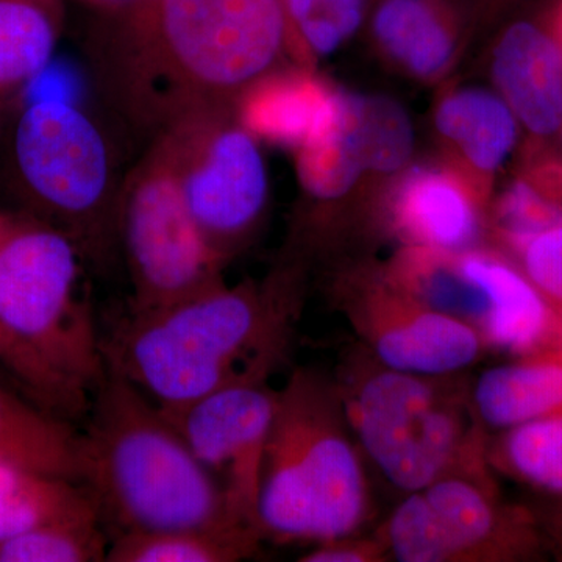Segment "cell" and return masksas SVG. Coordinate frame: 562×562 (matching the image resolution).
I'll list each match as a JSON object with an SVG mask.
<instances>
[{
    "instance_id": "cell-1",
    "label": "cell",
    "mask_w": 562,
    "mask_h": 562,
    "mask_svg": "<svg viewBox=\"0 0 562 562\" xmlns=\"http://www.w3.org/2000/svg\"><path fill=\"white\" fill-rule=\"evenodd\" d=\"M291 49L281 0H131L92 11L83 38L106 121L140 150L181 121L235 111Z\"/></svg>"
},
{
    "instance_id": "cell-2",
    "label": "cell",
    "mask_w": 562,
    "mask_h": 562,
    "mask_svg": "<svg viewBox=\"0 0 562 562\" xmlns=\"http://www.w3.org/2000/svg\"><path fill=\"white\" fill-rule=\"evenodd\" d=\"M303 261L262 281H227L160 312L127 314L102 338L105 362L165 414L227 387L268 383L301 317Z\"/></svg>"
},
{
    "instance_id": "cell-3",
    "label": "cell",
    "mask_w": 562,
    "mask_h": 562,
    "mask_svg": "<svg viewBox=\"0 0 562 562\" xmlns=\"http://www.w3.org/2000/svg\"><path fill=\"white\" fill-rule=\"evenodd\" d=\"M85 266L66 233L24 211H0V372L70 424L87 417L105 372Z\"/></svg>"
},
{
    "instance_id": "cell-4",
    "label": "cell",
    "mask_w": 562,
    "mask_h": 562,
    "mask_svg": "<svg viewBox=\"0 0 562 562\" xmlns=\"http://www.w3.org/2000/svg\"><path fill=\"white\" fill-rule=\"evenodd\" d=\"M85 419L80 484L113 538L241 525L228 512L220 480L195 457L179 428L106 362Z\"/></svg>"
},
{
    "instance_id": "cell-5",
    "label": "cell",
    "mask_w": 562,
    "mask_h": 562,
    "mask_svg": "<svg viewBox=\"0 0 562 562\" xmlns=\"http://www.w3.org/2000/svg\"><path fill=\"white\" fill-rule=\"evenodd\" d=\"M361 457L335 380L313 369L292 372L262 460V538L319 543L358 535L371 514Z\"/></svg>"
},
{
    "instance_id": "cell-6",
    "label": "cell",
    "mask_w": 562,
    "mask_h": 562,
    "mask_svg": "<svg viewBox=\"0 0 562 562\" xmlns=\"http://www.w3.org/2000/svg\"><path fill=\"white\" fill-rule=\"evenodd\" d=\"M113 125L61 99L22 102L0 132V177L16 209L66 233L87 265L120 254L117 206L125 172Z\"/></svg>"
},
{
    "instance_id": "cell-7",
    "label": "cell",
    "mask_w": 562,
    "mask_h": 562,
    "mask_svg": "<svg viewBox=\"0 0 562 562\" xmlns=\"http://www.w3.org/2000/svg\"><path fill=\"white\" fill-rule=\"evenodd\" d=\"M453 375L397 371L361 347L335 379L361 452L406 494L454 473H491L487 430Z\"/></svg>"
},
{
    "instance_id": "cell-8",
    "label": "cell",
    "mask_w": 562,
    "mask_h": 562,
    "mask_svg": "<svg viewBox=\"0 0 562 562\" xmlns=\"http://www.w3.org/2000/svg\"><path fill=\"white\" fill-rule=\"evenodd\" d=\"M117 246L127 266L128 314L160 312L224 281L222 260L192 220L179 180L154 140L125 172Z\"/></svg>"
},
{
    "instance_id": "cell-9",
    "label": "cell",
    "mask_w": 562,
    "mask_h": 562,
    "mask_svg": "<svg viewBox=\"0 0 562 562\" xmlns=\"http://www.w3.org/2000/svg\"><path fill=\"white\" fill-rule=\"evenodd\" d=\"M376 535L401 562H517L546 557L538 514L506 503L491 473H454L409 492Z\"/></svg>"
},
{
    "instance_id": "cell-10",
    "label": "cell",
    "mask_w": 562,
    "mask_h": 562,
    "mask_svg": "<svg viewBox=\"0 0 562 562\" xmlns=\"http://www.w3.org/2000/svg\"><path fill=\"white\" fill-rule=\"evenodd\" d=\"M382 269L428 308L471 325L487 349L522 353L552 324L549 302L501 251L403 246Z\"/></svg>"
},
{
    "instance_id": "cell-11",
    "label": "cell",
    "mask_w": 562,
    "mask_h": 562,
    "mask_svg": "<svg viewBox=\"0 0 562 562\" xmlns=\"http://www.w3.org/2000/svg\"><path fill=\"white\" fill-rule=\"evenodd\" d=\"M155 140L171 162L203 238L228 265L260 231L268 209L269 177L260 140L235 111L199 114Z\"/></svg>"
},
{
    "instance_id": "cell-12",
    "label": "cell",
    "mask_w": 562,
    "mask_h": 562,
    "mask_svg": "<svg viewBox=\"0 0 562 562\" xmlns=\"http://www.w3.org/2000/svg\"><path fill=\"white\" fill-rule=\"evenodd\" d=\"M331 301L375 360L397 371L452 375L487 347L471 325L428 308L384 276L361 268L336 277Z\"/></svg>"
},
{
    "instance_id": "cell-13",
    "label": "cell",
    "mask_w": 562,
    "mask_h": 562,
    "mask_svg": "<svg viewBox=\"0 0 562 562\" xmlns=\"http://www.w3.org/2000/svg\"><path fill=\"white\" fill-rule=\"evenodd\" d=\"M277 401L279 391L268 383L239 384L166 414L220 480L233 520L258 531L262 460Z\"/></svg>"
},
{
    "instance_id": "cell-14",
    "label": "cell",
    "mask_w": 562,
    "mask_h": 562,
    "mask_svg": "<svg viewBox=\"0 0 562 562\" xmlns=\"http://www.w3.org/2000/svg\"><path fill=\"white\" fill-rule=\"evenodd\" d=\"M495 91L508 103L532 147H546L562 132V35L557 0L509 22L491 60Z\"/></svg>"
},
{
    "instance_id": "cell-15",
    "label": "cell",
    "mask_w": 562,
    "mask_h": 562,
    "mask_svg": "<svg viewBox=\"0 0 562 562\" xmlns=\"http://www.w3.org/2000/svg\"><path fill=\"white\" fill-rule=\"evenodd\" d=\"M486 192L468 173L420 166L392 187L384 214L403 246L468 250L476 247L486 228Z\"/></svg>"
},
{
    "instance_id": "cell-16",
    "label": "cell",
    "mask_w": 562,
    "mask_h": 562,
    "mask_svg": "<svg viewBox=\"0 0 562 562\" xmlns=\"http://www.w3.org/2000/svg\"><path fill=\"white\" fill-rule=\"evenodd\" d=\"M339 94L306 70L276 69L236 103V117L258 140L295 150L331 120Z\"/></svg>"
},
{
    "instance_id": "cell-17",
    "label": "cell",
    "mask_w": 562,
    "mask_h": 562,
    "mask_svg": "<svg viewBox=\"0 0 562 562\" xmlns=\"http://www.w3.org/2000/svg\"><path fill=\"white\" fill-rule=\"evenodd\" d=\"M435 127L486 194L522 132L508 103L497 91L483 88H461L443 95Z\"/></svg>"
},
{
    "instance_id": "cell-18",
    "label": "cell",
    "mask_w": 562,
    "mask_h": 562,
    "mask_svg": "<svg viewBox=\"0 0 562 562\" xmlns=\"http://www.w3.org/2000/svg\"><path fill=\"white\" fill-rule=\"evenodd\" d=\"M472 402L486 430L562 413V341L484 371L473 384Z\"/></svg>"
},
{
    "instance_id": "cell-19",
    "label": "cell",
    "mask_w": 562,
    "mask_h": 562,
    "mask_svg": "<svg viewBox=\"0 0 562 562\" xmlns=\"http://www.w3.org/2000/svg\"><path fill=\"white\" fill-rule=\"evenodd\" d=\"M379 49L414 79L447 72L458 49V22L447 0H383L372 18Z\"/></svg>"
},
{
    "instance_id": "cell-20",
    "label": "cell",
    "mask_w": 562,
    "mask_h": 562,
    "mask_svg": "<svg viewBox=\"0 0 562 562\" xmlns=\"http://www.w3.org/2000/svg\"><path fill=\"white\" fill-rule=\"evenodd\" d=\"M66 16V0H0V132L54 58Z\"/></svg>"
},
{
    "instance_id": "cell-21",
    "label": "cell",
    "mask_w": 562,
    "mask_h": 562,
    "mask_svg": "<svg viewBox=\"0 0 562 562\" xmlns=\"http://www.w3.org/2000/svg\"><path fill=\"white\" fill-rule=\"evenodd\" d=\"M294 151L299 183L308 202L295 228L297 246L316 224L322 209L346 198L368 172L351 117L349 92L341 91L331 120Z\"/></svg>"
},
{
    "instance_id": "cell-22",
    "label": "cell",
    "mask_w": 562,
    "mask_h": 562,
    "mask_svg": "<svg viewBox=\"0 0 562 562\" xmlns=\"http://www.w3.org/2000/svg\"><path fill=\"white\" fill-rule=\"evenodd\" d=\"M0 464L80 483V432L0 382Z\"/></svg>"
},
{
    "instance_id": "cell-23",
    "label": "cell",
    "mask_w": 562,
    "mask_h": 562,
    "mask_svg": "<svg viewBox=\"0 0 562 562\" xmlns=\"http://www.w3.org/2000/svg\"><path fill=\"white\" fill-rule=\"evenodd\" d=\"M87 517L99 514L83 484L0 464V539Z\"/></svg>"
},
{
    "instance_id": "cell-24",
    "label": "cell",
    "mask_w": 562,
    "mask_h": 562,
    "mask_svg": "<svg viewBox=\"0 0 562 562\" xmlns=\"http://www.w3.org/2000/svg\"><path fill=\"white\" fill-rule=\"evenodd\" d=\"M262 536L241 525L179 528L116 536L110 562H236L257 552Z\"/></svg>"
},
{
    "instance_id": "cell-25",
    "label": "cell",
    "mask_w": 562,
    "mask_h": 562,
    "mask_svg": "<svg viewBox=\"0 0 562 562\" xmlns=\"http://www.w3.org/2000/svg\"><path fill=\"white\" fill-rule=\"evenodd\" d=\"M491 469L562 497V413L498 431L487 441Z\"/></svg>"
},
{
    "instance_id": "cell-26",
    "label": "cell",
    "mask_w": 562,
    "mask_h": 562,
    "mask_svg": "<svg viewBox=\"0 0 562 562\" xmlns=\"http://www.w3.org/2000/svg\"><path fill=\"white\" fill-rule=\"evenodd\" d=\"M349 102L366 171L394 173L405 168L414 149L413 124L406 111L380 95L349 92Z\"/></svg>"
},
{
    "instance_id": "cell-27",
    "label": "cell",
    "mask_w": 562,
    "mask_h": 562,
    "mask_svg": "<svg viewBox=\"0 0 562 562\" xmlns=\"http://www.w3.org/2000/svg\"><path fill=\"white\" fill-rule=\"evenodd\" d=\"M99 517L63 520L0 539V562L105 561L109 541Z\"/></svg>"
},
{
    "instance_id": "cell-28",
    "label": "cell",
    "mask_w": 562,
    "mask_h": 562,
    "mask_svg": "<svg viewBox=\"0 0 562 562\" xmlns=\"http://www.w3.org/2000/svg\"><path fill=\"white\" fill-rule=\"evenodd\" d=\"M292 49L325 57L342 47L362 25L366 0H281Z\"/></svg>"
},
{
    "instance_id": "cell-29",
    "label": "cell",
    "mask_w": 562,
    "mask_h": 562,
    "mask_svg": "<svg viewBox=\"0 0 562 562\" xmlns=\"http://www.w3.org/2000/svg\"><path fill=\"white\" fill-rule=\"evenodd\" d=\"M508 251L550 305L562 313V224L536 233Z\"/></svg>"
},
{
    "instance_id": "cell-30",
    "label": "cell",
    "mask_w": 562,
    "mask_h": 562,
    "mask_svg": "<svg viewBox=\"0 0 562 562\" xmlns=\"http://www.w3.org/2000/svg\"><path fill=\"white\" fill-rule=\"evenodd\" d=\"M391 560L386 546L379 535L371 538L344 536L314 543L308 553L303 554L302 562H386Z\"/></svg>"
},
{
    "instance_id": "cell-31",
    "label": "cell",
    "mask_w": 562,
    "mask_h": 562,
    "mask_svg": "<svg viewBox=\"0 0 562 562\" xmlns=\"http://www.w3.org/2000/svg\"><path fill=\"white\" fill-rule=\"evenodd\" d=\"M536 514H538L539 525H541L547 552L562 561V497H554L550 508Z\"/></svg>"
},
{
    "instance_id": "cell-32",
    "label": "cell",
    "mask_w": 562,
    "mask_h": 562,
    "mask_svg": "<svg viewBox=\"0 0 562 562\" xmlns=\"http://www.w3.org/2000/svg\"><path fill=\"white\" fill-rule=\"evenodd\" d=\"M525 0H480L483 16H501L522 5Z\"/></svg>"
},
{
    "instance_id": "cell-33",
    "label": "cell",
    "mask_w": 562,
    "mask_h": 562,
    "mask_svg": "<svg viewBox=\"0 0 562 562\" xmlns=\"http://www.w3.org/2000/svg\"><path fill=\"white\" fill-rule=\"evenodd\" d=\"M77 2L83 3L91 11H105L117 9V7L124 5L131 0H77Z\"/></svg>"
},
{
    "instance_id": "cell-34",
    "label": "cell",
    "mask_w": 562,
    "mask_h": 562,
    "mask_svg": "<svg viewBox=\"0 0 562 562\" xmlns=\"http://www.w3.org/2000/svg\"><path fill=\"white\" fill-rule=\"evenodd\" d=\"M557 21L562 35V0H557Z\"/></svg>"
},
{
    "instance_id": "cell-35",
    "label": "cell",
    "mask_w": 562,
    "mask_h": 562,
    "mask_svg": "<svg viewBox=\"0 0 562 562\" xmlns=\"http://www.w3.org/2000/svg\"><path fill=\"white\" fill-rule=\"evenodd\" d=\"M0 379H3L2 372H0Z\"/></svg>"
},
{
    "instance_id": "cell-36",
    "label": "cell",
    "mask_w": 562,
    "mask_h": 562,
    "mask_svg": "<svg viewBox=\"0 0 562 562\" xmlns=\"http://www.w3.org/2000/svg\"><path fill=\"white\" fill-rule=\"evenodd\" d=\"M560 138H562V132H561Z\"/></svg>"
}]
</instances>
